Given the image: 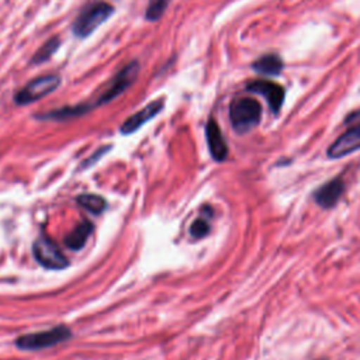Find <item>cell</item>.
Segmentation results:
<instances>
[{
	"mask_svg": "<svg viewBox=\"0 0 360 360\" xmlns=\"http://www.w3.org/2000/svg\"><path fill=\"white\" fill-rule=\"evenodd\" d=\"M70 338H72L70 329L65 325H58L48 330L21 335L15 339L14 343L20 350L34 352V350H44V349L56 346L58 343L66 342Z\"/></svg>",
	"mask_w": 360,
	"mask_h": 360,
	"instance_id": "cell-4",
	"label": "cell"
},
{
	"mask_svg": "<svg viewBox=\"0 0 360 360\" xmlns=\"http://www.w3.org/2000/svg\"><path fill=\"white\" fill-rule=\"evenodd\" d=\"M139 72V63L136 60L129 62L128 65H125L107 84V87L104 89V91L100 94V97L93 101V103H82L76 105L77 114L83 115L87 114L90 110L97 108L100 105H104L107 103H110L111 100H114L115 97H118L120 94H122L136 79Z\"/></svg>",
	"mask_w": 360,
	"mask_h": 360,
	"instance_id": "cell-1",
	"label": "cell"
},
{
	"mask_svg": "<svg viewBox=\"0 0 360 360\" xmlns=\"http://www.w3.org/2000/svg\"><path fill=\"white\" fill-rule=\"evenodd\" d=\"M205 136H207V143H208V149L212 159L217 162L225 160L228 156V146L221 132V128L218 127L217 121L212 118L205 125Z\"/></svg>",
	"mask_w": 360,
	"mask_h": 360,
	"instance_id": "cell-10",
	"label": "cell"
},
{
	"mask_svg": "<svg viewBox=\"0 0 360 360\" xmlns=\"http://www.w3.org/2000/svg\"><path fill=\"white\" fill-rule=\"evenodd\" d=\"M210 232V222H208V218L207 217H200L197 218L191 226H190V233L193 238L195 239H201L204 238L207 233Z\"/></svg>",
	"mask_w": 360,
	"mask_h": 360,
	"instance_id": "cell-17",
	"label": "cell"
},
{
	"mask_svg": "<svg viewBox=\"0 0 360 360\" xmlns=\"http://www.w3.org/2000/svg\"><path fill=\"white\" fill-rule=\"evenodd\" d=\"M347 122L350 124L349 129L345 131L328 149L329 158L338 159L346 155H350L360 149V111L353 112L347 117Z\"/></svg>",
	"mask_w": 360,
	"mask_h": 360,
	"instance_id": "cell-7",
	"label": "cell"
},
{
	"mask_svg": "<svg viewBox=\"0 0 360 360\" xmlns=\"http://www.w3.org/2000/svg\"><path fill=\"white\" fill-rule=\"evenodd\" d=\"M91 232L93 224L90 221H83L70 233L65 236V245L72 250H80L86 245Z\"/></svg>",
	"mask_w": 360,
	"mask_h": 360,
	"instance_id": "cell-12",
	"label": "cell"
},
{
	"mask_svg": "<svg viewBox=\"0 0 360 360\" xmlns=\"http://www.w3.org/2000/svg\"><path fill=\"white\" fill-rule=\"evenodd\" d=\"M343 191H345V183L340 177H336L325 183L322 187L316 190L315 201L323 208H330L339 201Z\"/></svg>",
	"mask_w": 360,
	"mask_h": 360,
	"instance_id": "cell-11",
	"label": "cell"
},
{
	"mask_svg": "<svg viewBox=\"0 0 360 360\" xmlns=\"http://www.w3.org/2000/svg\"><path fill=\"white\" fill-rule=\"evenodd\" d=\"M32 255L42 267L49 270H62L69 266V260L59 246L45 235L38 236L32 243Z\"/></svg>",
	"mask_w": 360,
	"mask_h": 360,
	"instance_id": "cell-6",
	"label": "cell"
},
{
	"mask_svg": "<svg viewBox=\"0 0 360 360\" xmlns=\"http://www.w3.org/2000/svg\"><path fill=\"white\" fill-rule=\"evenodd\" d=\"M170 1L172 0H150L145 11V18L148 21H158L165 14Z\"/></svg>",
	"mask_w": 360,
	"mask_h": 360,
	"instance_id": "cell-16",
	"label": "cell"
},
{
	"mask_svg": "<svg viewBox=\"0 0 360 360\" xmlns=\"http://www.w3.org/2000/svg\"><path fill=\"white\" fill-rule=\"evenodd\" d=\"M262 118V107L255 98H235L229 105V120L233 129L245 134L253 129Z\"/></svg>",
	"mask_w": 360,
	"mask_h": 360,
	"instance_id": "cell-3",
	"label": "cell"
},
{
	"mask_svg": "<svg viewBox=\"0 0 360 360\" xmlns=\"http://www.w3.org/2000/svg\"><path fill=\"white\" fill-rule=\"evenodd\" d=\"M163 107H165V100L163 98H158V100H153V101L148 103L143 108H141L135 114L129 115L122 122V125L120 127V132L122 135H129V134L138 131L149 120L155 118L163 110Z\"/></svg>",
	"mask_w": 360,
	"mask_h": 360,
	"instance_id": "cell-8",
	"label": "cell"
},
{
	"mask_svg": "<svg viewBox=\"0 0 360 360\" xmlns=\"http://www.w3.org/2000/svg\"><path fill=\"white\" fill-rule=\"evenodd\" d=\"M59 45H60V41H59L58 37H53V38L48 39V41L34 53V56H32V59H31V63H32V65H39V63L46 62V60L58 51Z\"/></svg>",
	"mask_w": 360,
	"mask_h": 360,
	"instance_id": "cell-15",
	"label": "cell"
},
{
	"mask_svg": "<svg viewBox=\"0 0 360 360\" xmlns=\"http://www.w3.org/2000/svg\"><path fill=\"white\" fill-rule=\"evenodd\" d=\"M253 69L262 75L276 76L283 70V60L276 53H267L253 63Z\"/></svg>",
	"mask_w": 360,
	"mask_h": 360,
	"instance_id": "cell-13",
	"label": "cell"
},
{
	"mask_svg": "<svg viewBox=\"0 0 360 360\" xmlns=\"http://www.w3.org/2000/svg\"><path fill=\"white\" fill-rule=\"evenodd\" d=\"M114 14V7L101 0L91 1L86 4L76 20L73 21L72 31L79 38H86L91 35L104 21H107Z\"/></svg>",
	"mask_w": 360,
	"mask_h": 360,
	"instance_id": "cell-2",
	"label": "cell"
},
{
	"mask_svg": "<svg viewBox=\"0 0 360 360\" xmlns=\"http://www.w3.org/2000/svg\"><path fill=\"white\" fill-rule=\"evenodd\" d=\"M77 204L91 214H101L107 208V201L97 194H82L77 197Z\"/></svg>",
	"mask_w": 360,
	"mask_h": 360,
	"instance_id": "cell-14",
	"label": "cell"
},
{
	"mask_svg": "<svg viewBox=\"0 0 360 360\" xmlns=\"http://www.w3.org/2000/svg\"><path fill=\"white\" fill-rule=\"evenodd\" d=\"M59 84L60 77L58 75H44L35 77L14 94V103L18 105L35 103L39 98L55 91L59 87Z\"/></svg>",
	"mask_w": 360,
	"mask_h": 360,
	"instance_id": "cell-5",
	"label": "cell"
},
{
	"mask_svg": "<svg viewBox=\"0 0 360 360\" xmlns=\"http://www.w3.org/2000/svg\"><path fill=\"white\" fill-rule=\"evenodd\" d=\"M248 90L252 93H257L260 96H263L266 98V101L269 103V107L271 108L273 112H278V110L283 105L284 101V89L271 82V80H264V79H259V80H253L250 83H248Z\"/></svg>",
	"mask_w": 360,
	"mask_h": 360,
	"instance_id": "cell-9",
	"label": "cell"
}]
</instances>
